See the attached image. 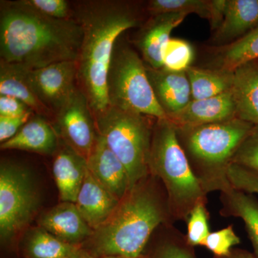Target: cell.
<instances>
[{"instance_id": "obj_34", "label": "cell", "mask_w": 258, "mask_h": 258, "mask_svg": "<svg viewBox=\"0 0 258 258\" xmlns=\"http://www.w3.org/2000/svg\"><path fill=\"white\" fill-rule=\"evenodd\" d=\"M34 113L20 117L0 116V142L4 143L15 137Z\"/></svg>"}, {"instance_id": "obj_12", "label": "cell", "mask_w": 258, "mask_h": 258, "mask_svg": "<svg viewBox=\"0 0 258 258\" xmlns=\"http://www.w3.org/2000/svg\"><path fill=\"white\" fill-rule=\"evenodd\" d=\"M86 161L91 175L113 196L120 200L126 195L131 189L126 169L98 134Z\"/></svg>"}, {"instance_id": "obj_22", "label": "cell", "mask_w": 258, "mask_h": 258, "mask_svg": "<svg viewBox=\"0 0 258 258\" xmlns=\"http://www.w3.org/2000/svg\"><path fill=\"white\" fill-rule=\"evenodd\" d=\"M220 201L222 217H237L243 221L254 257L258 258V200L252 194L232 187L221 192Z\"/></svg>"}, {"instance_id": "obj_31", "label": "cell", "mask_w": 258, "mask_h": 258, "mask_svg": "<svg viewBox=\"0 0 258 258\" xmlns=\"http://www.w3.org/2000/svg\"><path fill=\"white\" fill-rule=\"evenodd\" d=\"M232 164L258 171V125H254L248 137L237 149Z\"/></svg>"}, {"instance_id": "obj_29", "label": "cell", "mask_w": 258, "mask_h": 258, "mask_svg": "<svg viewBox=\"0 0 258 258\" xmlns=\"http://www.w3.org/2000/svg\"><path fill=\"white\" fill-rule=\"evenodd\" d=\"M187 232L186 239L191 247L203 246L210 235L209 213L206 203H200L193 209L187 219Z\"/></svg>"}, {"instance_id": "obj_10", "label": "cell", "mask_w": 258, "mask_h": 258, "mask_svg": "<svg viewBox=\"0 0 258 258\" xmlns=\"http://www.w3.org/2000/svg\"><path fill=\"white\" fill-rule=\"evenodd\" d=\"M77 74V61H62L41 69H28L34 91L54 115L78 88Z\"/></svg>"}, {"instance_id": "obj_32", "label": "cell", "mask_w": 258, "mask_h": 258, "mask_svg": "<svg viewBox=\"0 0 258 258\" xmlns=\"http://www.w3.org/2000/svg\"><path fill=\"white\" fill-rule=\"evenodd\" d=\"M25 4L48 18L67 20L74 18L72 4L66 0H24Z\"/></svg>"}, {"instance_id": "obj_25", "label": "cell", "mask_w": 258, "mask_h": 258, "mask_svg": "<svg viewBox=\"0 0 258 258\" xmlns=\"http://www.w3.org/2000/svg\"><path fill=\"white\" fill-rule=\"evenodd\" d=\"M25 248L30 258H74L81 250L40 227L29 232Z\"/></svg>"}, {"instance_id": "obj_4", "label": "cell", "mask_w": 258, "mask_h": 258, "mask_svg": "<svg viewBox=\"0 0 258 258\" xmlns=\"http://www.w3.org/2000/svg\"><path fill=\"white\" fill-rule=\"evenodd\" d=\"M254 126L234 118L191 128H175L194 175L205 192L221 193L233 187L228 178L229 167Z\"/></svg>"}, {"instance_id": "obj_1", "label": "cell", "mask_w": 258, "mask_h": 258, "mask_svg": "<svg viewBox=\"0 0 258 258\" xmlns=\"http://www.w3.org/2000/svg\"><path fill=\"white\" fill-rule=\"evenodd\" d=\"M82 27L74 18L40 14L24 0L0 3L1 60L37 69L62 61H77Z\"/></svg>"}, {"instance_id": "obj_38", "label": "cell", "mask_w": 258, "mask_h": 258, "mask_svg": "<svg viewBox=\"0 0 258 258\" xmlns=\"http://www.w3.org/2000/svg\"><path fill=\"white\" fill-rule=\"evenodd\" d=\"M74 258H91L90 256H88L87 254L83 252V251L80 250L77 254L75 255Z\"/></svg>"}, {"instance_id": "obj_33", "label": "cell", "mask_w": 258, "mask_h": 258, "mask_svg": "<svg viewBox=\"0 0 258 258\" xmlns=\"http://www.w3.org/2000/svg\"><path fill=\"white\" fill-rule=\"evenodd\" d=\"M228 178L235 189L258 195V171L231 164L228 169Z\"/></svg>"}, {"instance_id": "obj_20", "label": "cell", "mask_w": 258, "mask_h": 258, "mask_svg": "<svg viewBox=\"0 0 258 258\" xmlns=\"http://www.w3.org/2000/svg\"><path fill=\"white\" fill-rule=\"evenodd\" d=\"M0 96L23 101L37 115L53 118V113L39 99L28 78V69L21 64L0 60Z\"/></svg>"}, {"instance_id": "obj_7", "label": "cell", "mask_w": 258, "mask_h": 258, "mask_svg": "<svg viewBox=\"0 0 258 258\" xmlns=\"http://www.w3.org/2000/svg\"><path fill=\"white\" fill-rule=\"evenodd\" d=\"M119 38L115 42L107 76L109 106L154 119L167 118L156 98L143 59Z\"/></svg>"}, {"instance_id": "obj_30", "label": "cell", "mask_w": 258, "mask_h": 258, "mask_svg": "<svg viewBox=\"0 0 258 258\" xmlns=\"http://www.w3.org/2000/svg\"><path fill=\"white\" fill-rule=\"evenodd\" d=\"M240 238L236 235L233 225H229L222 230L211 232L203 246L211 251L216 257L228 255L232 247L240 244Z\"/></svg>"}, {"instance_id": "obj_36", "label": "cell", "mask_w": 258, "mask_h": 258, "mask_svg": "<svg viewBox=\"0 0 258 258\" xmlns=\"http://www.w3.org/2000/svg\"><path fill=\"white\" fill-rule=\"evenodd\" d=\"M228 0H212L211 18L210 20L212 30L217 31L225 18Z\"/></svg>"}, {"instance_id": "obj_19", "label": "cell", "mask_w": 258, "mask_h": 258, "mask_svg": "<svg viewBox=\"0 0 258 258\" xmlns=\"http://www.w3.org/2000/svg\"><path fill=\"white\" fill-rule=\"evenodd\" d=\"M232 95L237 118L258 125V60L246 62L233 71Z\"/></svg>"}, {"instance_id": "obj_17", "label": "cell", "mask_w": 258, "mask_h": 258, "mask_svg": "<svg viewBox=\"0 0 258 258\" xmlns=\"http://www.w3.org/2000/svg\"><path fill=\"white\" fill-rule=\"evenodd\" d=\"M60 137L46 117L33 114L13 138L1 144L2 150H23L54 155Z\"/></svg>"}, {"instance_id": "obj_15", "label": "cell", "mask_w": 258, "mask_h": 258, "mask_svg": "<svg viewBox=\"0 0 258 258\" xmlns=\"http://www.w3.org/2000/svg\"><path fill=\"white\" fill-rule=\"evenodd\" d=\"M87 170L86 159L60 142L54 154L52 174L61 201L76 203Z\"/></svg>"}, {"instance_id": "obj_13", "label": "cell", "mask_w": 258, "mask_h": 258, "mask_svg": "<svg viewBox=\"0 0 258 258\" xmlns=\"http://www.w3.org/2000/svg\"><path fill=\"white\" fill-rule=\"evenodd\" d=\"M188 15L166 13L153 15L141 30L137 47L147 66L154 69L163 68V51L170 40L171 32L184 21Z\"/></svg>"}, {"instance_id": "obj_21", "label": "cell", "mask_w": 258, "mask_h": 258, "mask_svg": "<svg viewBox=\"0 0 258 258\" xmlns=\"http://www.w3.org/2000/svg\"><path fill=\"white\" fill-rule=\"evenodd\" d=\"M258 26V0H228L225 18L215 32L218 45H228Z\"/></svg>"}, {"instance_id": "obj_11", "label": "cell", "mask_w": 258, "mask_h": 258, "mask_svg": "<svg viewBox=\"0 0 258 258\" xmlns=\"http://www.w3.org/2000/svg\"><path fill=\"white\" fill-rule=\"evenodd\" d=\"M237 118L232 91L202 100H191L182 109L167 115L176 128H191Z\"/></svg>"}, {"instance_id": "obj_5", "label": "cell", "mask_w": 258, "mask_h": 258, "mask_svg": "<svg viewBox=\"0 0 258 258\" xmlns=\"http://www.w3.org/2000/svg\"><path fill=\"white\" fill-rule=\"evenodd\" d=\"M149 166L165 189L174 222L187 221L197 205L207 204L208 194L194 175L175 127L167 118L154 122Z\"/></svg>"}, {"instance_id": "obj_39", "label": "cell", "mask_w": 258, "mask_h": 258, "mask_svg": "<svg viewBox=\"0 0 258 258\" xmlns=\"http://www.w3.org/2000/svg\"><path fill=\"white\" fill-rule=\"evenodd\" d=\"M102 258H124V257H116V256H107V257H103Z\"/></svg>"}, {"instance_id": "obj_24", "label": "cell", "mask_w": 258, "mask_h": 258, "mask_svg": "<svg viewBox=\"0 0 258 258\" xmlns=\"http://www.w3.org/2000/svg\"><path fill=\"white\" fill-rule=\"evenodd\" d=\"M186 73L191 86L192 100L212 98L232 89L233 72L191 66Z\"/></svg>"}, {"instance_id": "obj_18", "label": "cell", "mask_w": 258, "mask_h": 258, "mask_svg": "<svg viewBox=\"0 0 258 258\" xmlns=\"http://www.w3.org/2000/svg\"><path fill=\"white\" fill-rule=\"evenodd\" d=\"M119 202L95 179L88 169L75 204L93 231L99 228L111 217Z\"/></svg>"}, {"instance_id": "obj_37", "label": "cell", "mask_w": 258, "mask_h": 258, "mask_svg": "<svg viewBox=\"0 0 258 258\" xmlns=\"http://www.w3.org/2000/svg\"><path fill=\"white\" fill-rule=\"evenodd\" d=\"M215 258H255L253 253L245 250V249H232L228 255L222 256V257H216Z\"/></svg>"}, {"instance_id": "obj_27", "label": "cell", "mask_w": 258, "mask_h": 258, "mask_svg": "<svg viewBox=\"0 0 258 258\" xmlns=\"http://www.w3.org/2000/svg\"><path fill=\"white\" fill-rule=\"evenodd\" d=\"M148 11L151 15L166 13H191L197 14L210 21L211 18L212 1L206 0H152L148 3Z\"/></svg>"}, {"instance_id": "obj_14", "label": "cell", "mask_w": 258, "mask_h": 258, "mask_svg": "<svg viewBox=\"0 0 258 258\" xmlns=\"http://www.w3.org/2000/svg\"><path fill=\"white\" fill-rule=\"evenodd\" d=\"M38 223L51 235L73 245L88 240L93 233L73 203L62 202L47 210L40 216Z\"/></svg>"}, {"instance_id": "obj_8", "label": "cell", "mask_w": 258, "mask_h": 258, "mask_svg": "<svg viewBox=\"0 0 258 258\" xmlns=\"http://www.w3.org/2000/svg\"><path fill=\"white\" fill-rule=\"evenodd\" d=\"M40 206L30 173L9 161L0 165V237L8 242L31 222Z\"/></svg>"}, {"instance_id": "obj_26", "label": "cell", "mask_w": 258, "mask_h": 258, "mask_svg": "<svg viewBox=\"0 0 258 258\" xmlns=\"http://www.w3.org/2000/svg\"><path fill=\"white\" fill-rule=\"evenodd\" d=\"M162 237L150 258H195L193 247L186 241V236L174 226L162 225Z\"/></svg>"}, {"instance_id": "obj_9", "label": "cell", "mask_w": 258, "mask_h": 258, "mask_svg": "<svg viewBox=\"0 0 258 258\" xmlns=\"http://www.w3.org/2000/svg\"><path fill=\"white\" fill-rule=\"evenodd\" d=\"M54 120L62 142L87 159L96 143L98 132L87 97L79 87L55 113Z\"/></svg>"}, {"instance_id": "obj_35", "label": "cell", "mask_w": 258, "mask_h": 258, "mask_svg": "<svg viewBox=\"0 0 258 258\" xmlns=\"http://www.w3.org/2000/svg\"><path fill=\"white\" fill-rule=\"evenodd\" d=\"M30 113L34 111L23 101L11 96H0V116L20 117Z\"/></svg>"}, {"instance_id": "obj_2", "label": "cell", "mask_w": 258, "mask_h": 258, "mask_svg": "<svg viewBox=\"0 0 258 258\" xmlns=\"http://www.w3.org/2000/svg\"><path fill=\"white\" fill-rule=\"evenodd\" d=\"M72 8L83 32L77 60L78 87L96 115L109 106L107 76L115 42L137 27L140 18L129 3L117 0L76 2Z\"/></svg>"}, {"instance_id": "obj_23", "label": "cell", "mask_w": 258, "mask_h": 258, "mask_svg": "<svg viewBox=\"0 0 258 258\" xmlns=\"http://www.w3.org/2000/svg\"><path fill=\"white\" fill-rule=\"evenodd\" d=\"M253 60H258V26L217 50L210 69L232 73L242 64Z\"/></svg>"}, {"instance_id": "obj_28", "label": "cell", "mask_w": 258, "mask_h": 258, "mask_svg": "<svg viewBox=\"0 0 258 258\" xmlns=\"http://www.w3.org/2000/svg\"><path fill=\"white\" fill-rule=\"evenodd\" d=\"M163 68L174 72H185L191 67L194 50L189 42L170 38L163 51Z\"/></svg>"}, {"instance_id": "obj_3", "label": "cell", "mask_w": 258, "mask_h": 258, "mask_svg": "<svg viewBox=\"0 0 258 258\" xmlns=\"http://www.w3.org/2000/svg\"><path fill=\"white\" fill-rule=\"evenodd\" d=\"M167 223L174 221L165 189L149 174L129 189L87 243L98 257L139 258L156 230Z\"/></svg>"}, {"instance_id": "obj_6", "label": "cell", "mask_w": 258, "mask_h": 258, "mask_svg": "<svg viewBox=\"0 0 258 258\" xmlns=\"http://www.w3.org/2000/svg\"><path fill=\"white\" fill-rule=\"evenodd\" d=\"M97 132L125 166L131 189L150 174L153 127L150 117L108 106L94 115Z\"/></svg>"}, {"instance_id": "obj_16", "label": "cell", "mask_w": 258, "mask_h": 258, "mask_svg": "<svg viewBox=\"0 0 258 258\" xmlns=\"http://www.w3.org/2000/svg\"><path fill=\"white\" fill-rule=\"evenodd\" d=\"M147 71L156 98L166 117L179 111L192 100L186 71L174 72L164 68L154 69L148 66Z\"/></svg>"}]
</instances>
